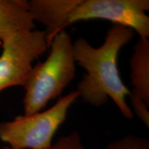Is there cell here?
Instances as JSON below:
<instances>
[{
    "instance_id": "cell-1",
    "label": "cell",
    "mask_w": 149,
    "mask_h": 149,
    "mask_svg": "<svg viewBox=\"0 0 149 149\" xmlns=\"http://www.w3.org/2000/svg\"><path fill=\"white\" fill-rule=\"evenodd\" d=\"M134 33L129 28L114 24L100 47H93L84 37L73 42L76 64L86 72L77 84L79 97L95 107H102L111 98L128 120L134 117L126 102L130 91L121 79L117 63L120 50L132 40Z\"/></svg>"
},
{
    "instance_id": "cell-2",
    "label": "cell",
    "mask_w": 149,
    "mask_h": 149,
    "mask_svg": "<svg viewBox=\"0 0 149 149\" xmlns=\"http://www.w3.org/2000/svg\"><path fill=\"white\" fill-rule=\"evenodd\" d=\"M50 48L47 59L33 66L24 86V115L42 111L51 100L60 95L75 76L73 42L70 35L65 30L58 33Z\"/></svg>"
},
{
    "instance_id": "cell-3",
    "label": "cell",
    "mask_w": 149,
    "mask_h": 149,
    "mask_svg": "<svg viewBox=\"0 0 149 149\" xmlns=\"http://www.w3.org/2000/svg\"><path fill=\"white\" fill-rule=\"evenodd\" d=\"M79 97V93L72 91L59 98L55 105L46 111L0 122V139L15 149L49 148L70 107Z\"/></svg>"
},
{
    "instance_id": "cell-4",
    "label": "cell",
    "mask_w": 149,
    "mask_h": 149,
    "mask_svg": "<svg viewBox=\"0 0 149 149\" xmlns=\"http://www.w3.org/2000/svg\"><path fill=\"white\" fill-rule=\"evenodd\" d=\"M0 92L13 86H24L33 69V62L48 46L44 31L18 32L1 42Z\"/></svg>"
},
{
    "instance_id": "cell-5",
    "label": "cell",
    "mask_w": 149,
    "mask_h": 149,
    "mask_svg": "<svg viewBox=\"0 0 149 149\" xmlns=\"http://www.w3.org/2000/svg\"><path fill=\"white\" fill-rule=\"evenodd\" d=\"M148 0H81L68 17L66 28L75 22L104 19L129 28L140 38L149 37Z\"/></svg>"
},
{
    "instance_id": "cell-6",
    "label": "cell",
    "mask_w": 149,
    "mask_h": 149,
    "mask_svg": "<svg viewBox=\"0 0 149 149\" xmlns=\"http://www.w3.org/2000/svg\"><path fill=\"white\" fill-rule=\"evenodd\" d=\"M133 89L130 99L135 115L149 126V40L140 38L133 47L130 58Z\"/></svg>"
},
{
    "instance_id": "cell-7",
    "label": "cell",
    "mask_w": 149,
    "mask_h": 149,
    "mask_svg": "<svg viewBox=\"0 0 149 149\" xmlns=\"http://www.w3.org/2000/svg\"><path fill=\"white\" fill-rule=\"evenodd\" d=\"M81 0H31L28 8L33 21L45 28L48 48L53 38L66 29V22Z\"/></svg>"
},
{
    "instance_id": "cell-8",
    "label": "cell",
    "mask_w": 149,
    "mask_h": 149,
    "mask_svg": "<svg viewBox=\"0 0 149 149\" xmlns=\"http://www.w3.org/2000/svg\"><path fill=\"white\" fill-rule=\"evenodd\" d=\"M26 0H0V42L18 32L35 30Z\"/></svg>"
},
{
    "instance_id": "cell-9",
    "label": "cell",
    "mask_w": 149,
    "mask_h": 149,
    "mask_svg": "<svg viewBox=\"0 0 149 149\" xmlns=\"http://www.w3.org/2000/svg\"><path fill=\"white\" fill-rule=\"evenodd\" d=\"M102 149H149V141L144 137L128 135Z\"/></svg>"
},
{
    "instance_id": "cell-10",
    "label": "cell",
    "mask_w": 149,
    "mask_h": 149,
    "mask_svg": "<svg viewBox=\"0 0 149 149\" xmlns=\"http://www.w3.org/2000/svg\"><path fill=\"white\" fill-rule=\"evenodd\" d=\"M48 149H85L77 132L74 131L66 136L59 137Z\"/></svg>"
},
{
    "instance_id": "cell-11",
    "label": "cell",
    "mask_w": 149,
    "mask_h": 149,
    "mask_svg": "<svg viewBox=\"0 0 149 149\" xmlns=\"http://www.w3.org/2000/svg\"><path fill=\"white\" fill-rule=\"evenodd\" d=\"M2 149H15V148H11V147H10V146H5V147H3V148H2Z\"/></svg>"
}]
</instances>
